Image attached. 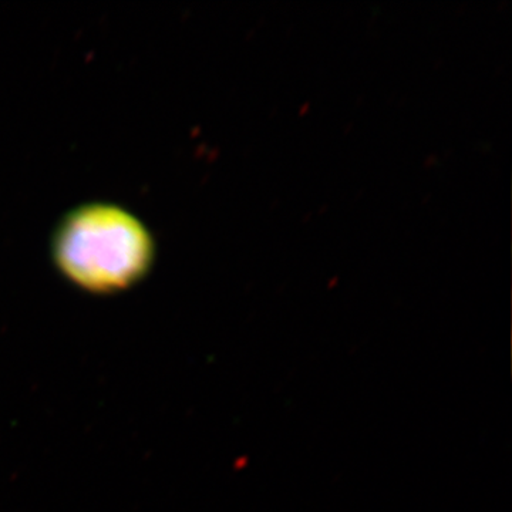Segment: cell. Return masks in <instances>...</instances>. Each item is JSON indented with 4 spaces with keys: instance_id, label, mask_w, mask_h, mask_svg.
<instances>
[{
    "instance_id": "6da1fadb",
    "label": "cell",
    "mask_w": 512,
    "mask_h": 512,
    "mask_svg": "<svg viewBox=\"0 0 512 512\" xmlns=\"http://www.w3.org/2000/svg\"><path fill=\"white\" fill-rule=\"evenodd\" d=\"M57 268L90 292L123 291L150 269L154 244L134 215L114 205H84L70 212L53 239Z\"/></svg>"
}]
</instances>
